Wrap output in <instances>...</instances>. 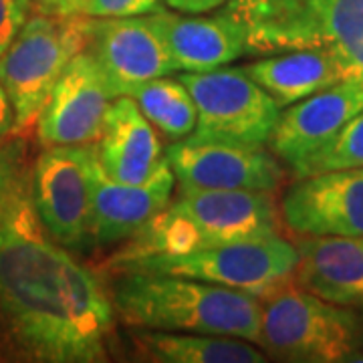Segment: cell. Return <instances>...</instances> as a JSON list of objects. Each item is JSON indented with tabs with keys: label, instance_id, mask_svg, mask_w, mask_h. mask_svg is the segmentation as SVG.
<instances>
[{
	"label": "cell",
	"instance_id": "obj_1",
	"mask_svg": "<svg viewBox=\"0 0 363 363\" xmlns=\"http://www.w3.org/2000/svg\"><path fill=\"white\" fill-rule=\"evenodd\" d=\"M104 274L39 218L25 135L0 140V351L14 362L104 363L117 345Z\"/></svg>",
	"mask_w": 363,
	"mask_h": 363
},
{
	"label": "cell",
	"instance_id": "obj_2",
	"mask_svg": "<svg viewBox=\"0 0 363 363\" xmlns=\"http://www.w3.org/2000/svg\"><path fill=\"white\" fill-rule=\"evenodd\" d=\"M107 277L117 321L128 327L259 341L260 301L250 293L156 272Z\"/></svg>",
	"mask_w": 363,
	"mask_h": 363
},
{
	"label": "cell",
	"instance_id": "obj_3",
	"mask_svg": "<svg viewBox=\"0 0 363 363\" xmlns=\"http://www.w3.org/2000/svg\"><path fill=\"white\" fill-rule=\"evenodd\" d=\"M285 233L281 204L271 192L198 190L178 198L109 259L182 255Z\"/></svg>",
	"mask_w": 363,
	"mask_h": 363
},
{
	"label": "cell",
	"instance_id": "obj_4",
	"mask_svg": "<svg viewBox=\"0 0 363 363\" xmlns=\"http://www.w3.org/2000/svg\"><path fill=\"white\" fill-rule=\"evenodd\" d=\"M259 343L267 357L289 363L357 362L363 319L297 285L295 277L260 295Z\"/></svg>",
	"mask_w": 363,
	"mask_h": 363
},
{
	"label": "cell",
	"instance_id": "obj_5",
	"mask_svg": "<svg viewBox=\"0 0 363 363\" xmlns=\"http://www.w3.org/2000/svg\"><path fill=\"white\" fill-rule=\"evenodd\" d=\"M87 16L33 11L13 45L0 55V83L14 109V133L35 130L57 79L85 51Z\"/></svg>",
	"mask_w": 363,
	"mask_h": 363
},
{
	"label": "cell",
	"instance_id": "obj_6",
	"mask_svg": "<svg viewBox=\"0 0 363 363\" xmlns=\"http://www.w3.org/2000/svg\"><path fill=\"white\" fill-rule=\"evenodd\" d=\"M298 250L285 234L257 240L198 248L182 255H142L130 259H107L101 272H156L174 274L214 285L264 295L272 286L293 277Z\"/></svg>",
	"mask_w": 363,
	"mask_h": 363
},
{
	"label": "cell",
	"instance_id": "obj_7",
	"mask_svg": "<svg viewBox=\"0 0 363 363\" xmlns=\"http://www.w3.org/2000/svg\"><path fill=\"white\" fill-rule=\"evenodd\" d=\"M178 79L196 104V128L190 138L236 145L269 143L281 107L242 67L182 73Z\"/></svg>",
	"mask_w": 363,
	"mask_h": 363
},
{
	"label": "cell",
	"instance_id": "obj_8",
	"mask_svg": "<svg viewBox=\"0 0 363 363\" xmlns=\"http://www.w3.org/2000/svg\"><path fill=\"white\" fill-rule=\"evenodd\" d=\"M93 145H49L33 160V198L51 238L71 252L91 248Z\"/></svg>",
	"mask_w": 363,
	"mask_h": 363
},
{
	"label": "cell",
	"instance_id": "obj_9",
	"mask_svg": "<svg viewBox=\"0 0 363 363\" xmlns=\"http://www.w3.org/2000/svg\"><path fill=\"white\" fill-rule=\"evenodd\" d=\"M166 157L178 192L252 190L277 194L286 178L281 160L264 145L202 142L188 135L172 142Z\"/></svg>",
	"mask_w": 363,
	"mask_h": 363
},
{
	"label": "cell",
	"instance_id": "obj_10",
	"mask_svg": "<svg viewBox=\"0 0 363 363\" xmlns=\"http://www.w3.org/2000/svg\"><path fill=\"white\" fill-rule=\"evenodd\" d=\"M113 99L101 67L89 52L81 51L57 79L40 109L35 123L37 142L45 147L97 143Z\"/></svg>",
	"mask_w": 363,
	"mask_h": 363
},
{
	"label": "cell",
	"instance_id": "obj_11",
	"mask_svg": "<svg viewBox=\"0 0 363 363\" xmlns=\"http://www.w3.org/2000/svg\"><path fill=\"white\" fill-rule=\"evenodd\" d=\"M285 230L303 236H363V168L301 176L281 200Z\"/></svg>",
	"mask_w": 363,
	"mask_h": 363
},
{
	"label": "cell",
	"instance_id": "obj_12",
	"mask_svg": "<svg viewBox=\"0 0 363 363\" xmlns=\"http://www.w3.org/2000/svg\"><path fill=\"white\" fill-rule=\"evenodd\" d=\"M85 51L101 67L116 97L174 71L166 45L150 16H87Z\"/></svg>",
	"mask_w": 363,
	"mask_h": 363
},
{
	"label": "cell",
	"instance_id": "obj_13",
	"mask_svg": "<svg viewBox=\"0 0 363 363\" xmlns=\"http://www.w3.org/2000/svg\"><path fill=\"white\" fill-rule=\"evenodd\" d=\"M363 111V83L341 81L285 107L272 131L269 147L285 166L295 169L341 128Z\"/></svg>",
	"mask_w": 363,
	"mask_h": 363
},
{
	"label": "cell",
	"instance_id": "obj_14",
	"mask_svg": "<svg viewBox=\"0 0 363 363\" xmlns=\"http://www.w3.org/2000/svg\"><path fill=\"white\" fill-rule=\"evenodd\" d=\"M174 186L176 178L169 164L145 184H121L107 178L95 157L91 247L105 248L130 240L172 202Z\"/></svg>",
	"mask_w": 363,
	"mask_h": 363
},
{
	"label": "cell",
	"instance_id": "obj_15",
	"mask_svg": "<svg viewBox=\"0 0 363 363\" xmlns=\"http://www.w3.org/2000/svg\"><path fill=\"white\" fill-rule=\"evenodd\" d=\"M95 157L105 176L121 184H145L168 164L156 128L125 95L109 105Z\"/></svg>",
	"mask_w": 363,
	"mask_h": 363
},
{
	"label": "cell",
	"instance_id": "obj_16",
	"mask_svg": "<svg viewBox=\"0 0 363 363\" xmlns=\"http://www.w3.org/2000/svg\"><path fill=\"white\" fill-rule=\"evenodd\" d=\"M150 21L162 37L174 71L202 73L247 55V37L228 14L184 16L157 9Z\"/></svg>",
	"mask_w": 363,
	"mask_h": 363
},
{
	"label": "cell",
	"instance_id": "obj_17",
	"mask_svg": "<svg viewBox=\"0 0 363 363\" xmlns=\"http://www.w3.org/2000/svg\"><path fill=\"white\" fill-rule=\"evenodd\" d=\"M291 240L298 250L297 285L335 305H362L363 236L291 234Z\"/></svg>",
	"mask_w": 363,
	"mask_h": 363
},
{
	"label": "cell",
	"instance_id": "obj_18",
	"mask_svg": "<svg viewBox=\"0 0 363 363\" xmlns=\"http://www.w3.org/2000/svg\"><path fill=\"white\" fill-rule=\"evenodd\" d=\"M125 343L133 362L150 363H262L267 353L252 341L226 335L157 331L130 327Z\"/></svg>",
	"mask_w": 363,
	"mask_h": 363
},
{
	"label": "cell",
	"instance_id": "obj_19",
	"mask_svg": "<svg viewBox=\"0 0 363 363\" xmlns=\"http://www.w3.org/2000/svg\"><path fill=\"white\" fill-rule=\"evenodd\" d=\"M283 109L345 81L337 59L325 49H297L264 57L242 67Z\"/></svg>",
	"mask_w": 363,
	"mask_h": 363
},
{
	"label": "cell",
	"instance_id": "obj_20",
	"mask_svg": "<svg viewBox=\"0 0 363 363\" xmlns=\"http://www.w3.org/2000/svg\"><path fill=\"white\" fill-rule=\"evenodd\" d=\"M222 13L245 30L247 55L311 49L307 0H228Z\"/></svg>",
	"mask_w": 363,
	"mask_h": 363
},
{
	"label": "cell",
	"instance_id": "obj_21",
	"mask_svg": "<svg viewBox=\"0 0 363 363\" xmlns=\"http://www.w3.org/2000/svg\"><path fill=\"white\" fill-rule=\"evenodd\" d=\"M311 49L329 51L345 81L363 83V0H307Z\"/></svg>",
	"mask_w": 363,
	"mask_h": 363
},
{
	"label": "cell",
	"instance_id": "obj_22",
	"mask_svg": "<svg viewBox=\"0 0 363 363\" xmlns=\"http://www.w3.org/2000/svg\"><path fill=\"white\" fill-rule=\"evenodd\" d=\"M131 97L145 119L168 142H180L196 128V104L180 79L157 77L138 85Z\"/></svg>",
	"mask_w": 363,
	"mask_h": 363
},
{
	"label": "cell",
	"instance_id": "obj_23",
	"mask_svg": "<svg viewBox=\"0 0 363 363\" xmlns=\"http://www.w3.org/2000/svg\"><path fill=\"white\" fill-rule=\"evenodd\" d=\"M350 168H363V111L350 119L331 142L293 169V174L301 178Z\"/></svg>",
	"mask_w": 363,
	"mask_h": 363
},
{
	"label": "cell",
	"instance_id": "obj_24",
	"mask_svg": "<svg viewBox=\"0 0 363 363\" xmlns=\"http://www.w3.org/2000/svg\"><path fill=\"white\" fill-rule=\"evenodd\" d=\"M160 9V0H75V14L89 18L142 16Z\"/></svg>",
	"mask_w": 363,
	"mask_h": 363
},
{
	"label": "cell",
	"instance_id": "obj_25",
	"mask_svg": "<svg viewBox=\"0 0 363 363\" xmlns=\"http://www.w3.org/2000/svg\"><path fill=\"white\" fill-rule=\"evenodd\" d=\"M30 13V0H0V55L13 45Z\"/></svg>",
	"mask_w": 363,
	"mask_h": 363
},
{
	"label": "cell",
	"instance_id": "obj_26",
	"mask_svg": "<svg viewBox=\"0 0 363 363\" xmlns=\"http://www.w3.org/2000/svg\"><path fill=\"white\" fill-rule=\"evenodd\" d=\"M226 2L228 0H166L169 9L186 14L210 13V11H216V9L224 6Z\"/></svg>",
	"mask_w": 363,
	"mask_h": 363
},
{
	"label": "cell",
	"instance_id": "obj_27",
	"mask_svg": "<svg viewBox=\"0 0 363 363\" xmlns=\"http://www.w3.org/2000/svg\"><path fill=\"white\" fill-rule=\"evenodd\" d=\"M11 133H14V109L9 93L0 83V140L9 138Z\"/></svg>",
	"mask_w": 363,
	"mask_h": 363
},
{
	"label": "cell",
	"instance_id": "obj_28",
	"mask_svg": "<svg viewBox=\"0 0 363 363\" xmlns=\"http://www.w3.org/2000/svg\"><path fill=\"white\" fill-rule=\"evenodd\" d=\"M33 11L55 14H75V0H30Z\"/></svg>",
	"mask_w": 363,
	"mask_h": 363
},
{
	"label": "cell",
	"instance_id": "obj_29",
	"mask_svg": "<svg viewBox=\"0 0 363 363\" xmlns=\"http://www.w3.org/2000/svg\"><path fill=\"white\" fill-rule=\"evenodd\" d=\"M362 319H363V301H362Z\"/></svg>",
	"mask_w": 363,
	"mask_h": 363
},
{
	"label": "cell",
	"instance_id": "obj_30",
	"mask_svg": "<svg viewBox=\"0 0 363 363\" xmlns=\"http://www.w3.org/2000/svg\"><path fill=\"white\" fill-rule=\"evenodd\" d=\"M0 355H2V351H0Z\"/></svg>",
	"mask_w": 363,
	"mask_h": 363
}]
</instances>
